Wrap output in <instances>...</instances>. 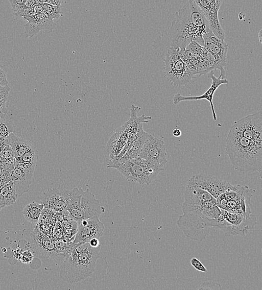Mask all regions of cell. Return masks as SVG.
<instances>
[{"instance_id":"8","label":"cell","mask_w":262,"mask_h":290,"mask_svg":"<svg viewBox=\"0 0 262 290\" xmlns=\"http://www.w3.org/2000/svg\"><path fill=\"white\" fill-rule=\"evenodd\" d=\"M204 47L214 58L212 70L218 69L221 72L220 76L225 79L226 71L224 69L226 65V57L228 51V45L224 40L220 39L214 35L211 30L203 36Z\"/></svg>"},{"instance_id":"34","label":"cell","mask_w":262,"mask_h":290,"mask_svg":"<svg viewBox=\"0 0 262 290\" xmlns=\"http://www.w3.org/2000/svg\"><path fill=\"white\" fill-rule=\"evenodd\" d=\"M89 244H90V246L94 248H97L100 246V241L99 238H92L89 241Z\"/></svg>"},{"instance_id":"38","label":"cell","mask_w":262,"mask_h":290,"mask_svg":"<svg viewBox=\"0 0 262 290\" xmlns=\"http://www.w3.org/2000/svg\"><path fill=\"white\" fill-rule=\"evenodd\" d=\"M245 17V14H244L243 13H241L239 14V18L240 20H242L244 19V18Z\"/></svg>"},{"instance_id":"16","label":"cell","mask_w":262,"mask_h":290,"mask_svg":"<svg viewBox=\"0 0 262 290\" xmlns=\"http://www.w3.org/2000/svg\"><path fill=\"white\" fill-rule=\"evenodd\" d=\"M28 22L23 25L26 38H32L38 34L41 30L52 32L56 28V24L50 17L44 13L29 16L25 18Z\"/></svg>"},{"instance_id":"15","label":"cell","mask_w":262,"mask_h":290,"mask_svg":"<svg viewBox=\"0 0 262 290\" xmlns=\"http://www.w3.org/2000/svg\"><path fill=\"white\" fill-rule=\"evenodd\" d=\"M208 77L210 78L212 80L211 86L204 94L200 96H184L178 93L175 95L173 102H174V105H177L180 104L181 102L183 101L206 100L210 102L213 119L214 120H217V116L215 110H214L212 101L213 95L219 86L222 85V84H229V82L227 80L225 79H225H222L221 76H219L218 78L216 77L215 75H214L213 70L210 72Z\"/></svg>"},{"instance_id":"2","label":"cell","mask_w":262,"mask_h":290,"mask_svg":"<svg viewBox=\"0 0 262 290\" xmlns=\"http://www.w3.org/2000/svg\"><path fill=\"white\" fill-rule=\"evenodd\" d=\"M73 244L72 251L65 253L59 261V274L69 283L78 282L91 276L100 258V246L94 248L89 243Z\"/></svg>"},{"instance_id":"29","label":"cell","mask_w":262,"mask_h":290,"mask_svg":"<svg viewBox=\"0 0 262 290\" xmlns=\"http://www.w3.org/2000/svg\"><path fill=\"white\" fill-rule=\"evenodd\" d=\"M8 68L5 65L0 64V86L3 87L9 86V81L7 79Z\"/></svg>"},{"instance_id":"14","label":"cell","mask_w":262,"mask_h":290,"mask_svg":"<svg viewBox=\"0 0 262 290\" xmlns=\"http://www.w3.org/2000/svg\"><path fill=\"white\" fill-rule=\"evenodd\" d=\"M77 231L74 244L89 243L92 238H99L104 234L105 226L99 218L77 221Z\"/></svg>"},{"instance_id":"25","label":"cell","mask_w":262,"mask_h":290,"mask_svg":"<svg viewBox=\"0 0 262 290\" xmlns=\"http://www.w3.org/2000/svg\"><path fill=\"white\" fill-rule=\"evenodd\" d=\"M11 88L9 87L0 86V119H4L8 117V112L7 106L8 100Z\"/></svg>"},{"instance_id":"33","label":"cell","mask_w":262,"mask_h":290,"mask_svg":"<svg viewBox=\"0 0 262 290\" xmlns=\"http://www.w3.org/2000/svg\"><path fill=\"white\" fill-rule=\"evenodd\" d=\"M33 256L32 253L29 251L23 253L21 261L23 263H28L32 261Z\"/></svg>"},{"instance_id":"23","label":"cell","mask_w":262,"mask_h":290,"mask_svg":"<svg viewBox=\"0 0 262 290\" xmlns=\"http://www.w3.org/2000/svg\"><path fill=\"white\" fill-rule=\"evenodd\" d=\"M18 198L16 194L13 181L11 180L7 183L0 185V201L5 206L14 204Z\"/></svg>"},{"instance_id":"18","label":"cell","mask_w":262,"mask_h":290,"mask_svg":"<svg viewBox=\"0 0 262 290\" xmlns=\"http://www.w3.org/2000/svg\"><path fill=\"white\" fill-rule=\"evenodd\" d=\"M33 176V174L29 173L25 169L15 166L11 173V180L13 181L18 198L29 190Z\"/></svg>"},{"instance_id":"10","label":"cell","mask_w":262,"mask_h":290,"mask_svg":"<svg viewBox=\"0 0 262 290\" xmlns=\"http://www.w3.org/2000/svg\"><path fill=\"white\" fill-rule=\"evenodd\" d=\"M187 186L206 191L216 199L226 191L237 189V185L233 186L227 181L206 174L194 175L189 179Z\"/></svg>"},{"instance_id":"27","label":"cell","mask_w":262,"mask_h":290,"mask_svg":"<svg viewBox=\"0 0 262 290\" xmlns=\"http://www.w3.org/2000/svg\"><path fill=\"white\" fill-rule=\"evenodd\" d=\"M13 14L17 17H22L27 9L28 0H9Z\"/></svg>"},{"instance_id":"22","label":"cell","mask_w":262,"mask_h":290,"mask_svg":"<svg viewBox=\"0 0 262 290\" xmlns=\"http://www.w3.org/2000/svg\"><path fill=\"white\" fill-rule=\"evenodd\" d=\"M38 158V152L36 148L33 147L20 158L15 159V165L20 167L25 171L33 174Z\"/></svg>"},{"instance_id":"21","label":"cell","mask_w":262,"mask_h":290,"mask_svg":"<svg viewBox=\"0 0 262 290\" xmlns=\"http://www.w3.org/2000/svg\"><path fill=\"white\" fill-rule=\"evenodd\" d=\"M5 142L9 144L14 153L15 159L20 158L33 146L32 143L25 139L15 135L13 132L5 138Z\"/></svg>"},{"instance_id":"6","label":"cell","mask_w":262,"mask_h":290,"mask_svg":"<svg viewBox=\"0 0 262 290\" xmlns=\"http://www.w3.org/2000/svg\"><path fill=\"white\" fill-rule=\"evenodd\" d=\"M163 61L165 78L173 86L185 87L193 83L194 75L182 59L180 49L168 48Z\"/></svg>"},{"instance_id":"9","label":"cell","mask_w":262,"mask_h":290,"mask_svg":"<svg viewBox=\"0 0 262 290\" xmlns=\"http://www.w3.org/2000/svg\"><path fill=\"white\" fill-rule=\"evenodd\" d=\"M101 205L92 193L88 190L82 191L79 206L68 211L69 216L76 222L99 218L105 212Z\"/></svg>"},{"instance_id":"5","label":"cell","mask_w":262,"mask_h":290,"mask_svg":"<svg viewBox=\"0 0 262 290\" xmlns=\"http://www.w3.org/2000/svg\"><path fill=\"white\" fill-rule=\"evenodd\" d=\"M107 167L116 168L129 181L147 185H150L159 173L164 171L139 156L123 163L110 160Z\"/></svg>"},{"instance_id":"7","label":"cell","mask_w":262,"mask_h":290,"mask_svg":"<svg viewBox=\"0 0 262 290\" xmlns=\"http://www.w3.org/2000/svg\"><path fill=\"white\" fill-rule=\"evenodd\" d=\"M177 225L187 237L202 241L209 234L212 228H217L218 222V219L207 220L199 216L183 214L178 218Z\"/></svg>"},{"instance_id":"30","label":"cell","mask_w":262,"mask_h":290,"mask_svg":"<svg viewBox=\"0 0 262 290\" xmlns=\"http://www.w3.org/2000/svg\"><path fill=\"white\" fill-rule=\"evenodd\" d=\"M222 288L220 284L215 282H204L201 284L199 289H219Z\"/></svg>"},{"instance_id":"31","label":"cell","mask_w":262,"mask_h":290,"mask_svg":"<svg viewBox=\"0 0 262 290\" xmlns=\"http://www.w3.org/2000/svg\"><path fill=\"white\" fill-rule=\"evenodd\" d=\"M190 264H192L193 267L202 273H207V270L204 267L203 264H202L198 258L195 257L193 258L190 261Z\"/></svg>"},{"instance_id":"11","label":"cell","mask_w":262,"mask_h":290,"mask_svg":"<svg viewBox=\"0 0 262 290\" xmlns=\"http://www.w3.org/2000/svg\"><path fill=\"white\" fill-rule=\"evenodd\" d=\"M138 156L164 170V167L168 162V158L163 139L149 134Z\"/></svg>"},{"instance_id":"37","label":"cell","mask_w":262,"mask_h":290,"mask_svg":"<svg viewBox=\"0 0 262 290\" xmlns=\"http://www.w3.org/2000/svg\"><path fill=\"white\" fill-rule=\"evenodd\" d=\"M261 32H262V30H260L258 34V38H259L260 44H261V35H262Z\"/></svg>"},{"instance_id":"26","label":"cell","mask_w":262,"mask_h":290,"mask_svg":"<svg viewBox=\"0 0 262 290\" xmlns=\"http://www.w3.org/2000/svg\"><path fill=\"white\" fill-rule=\"evenodd\" d=\"M52 19H59L62 16L61 7L49 3H43V12Z\"/></svg>"},{"instance_id":"36","label":"cell","mask_w":262,"mask_h":290,"mask_svg":"<svg viewBox=\"0 0 262 290\" xmlns=\"http://www.w3.org/2000/svg\"><path fill=\"white\" fill-rule=\"evenodd\" d=\"M172 134L175 137H179L182 135V132L180 129H176L173 130Z\"/></svg>"},{"instance_id":"19","label":"cell","mask_w":262,"mask_h":290,"mask_svg":"<svg viewBox=\"0 0 262 290\" xmlns=\"http://www.w3.org/2000/svg\"><path fill=\"white\" fill-rule=\"evenodd\" d=\"M34 240L43 257L60 260L63 253L59 252L56 245L45 235L38 231L35 233Z\"/></svg>"},{"instance_id":"35","label":"cell","mask_w":262,"mask_h":290,"mask_svg":"<svg viewBox=\"0 0 262 290\" xmlns=\"http://www.w3.org/2000/svg\"><path fill=\"white\" fill-rule=\"evenodd\" d=\"M63 2V0H50L49 4L56 6H61Z\"/></svg>"},{"instance_id":"13","label":"cell","mask_w":262,"mask_h":290,"mask_svg":"<svg viewBox=\"0 0 262 290\" xmlns=\"http://www.w3.org/2000/svg\"><path fill=\"white\" fill-rule=\"evenodd\" d=\"M188 1L197 5L202 11L214 35L220 39L225 40V33L220 25L218 17L219 11L221 7L223 0H188Z\"/></svg>"},{"instance_id":"4","label":"cell","mask_w":262,"mask_h":290,"mask_svg":"<svg viewBox=\"0 0 262 290\" xmlns=\"http://www.w3.org/2000/svg\"><path fill=\"white\" fill-rule=\"evenodd\" d=\"M182 205L184 215L196 216L207 220H215L222 214L217 199L206 191L186 186Z\"/></svg>"},{"instance_id":"24","label":"cell","mask_w":262,"mask_h":290,"mask_svg":"<svg viewBox=\"0 0 262 290\" xmlns=\"http://www.w3.org/2000/svg\"><path fill=\"white\" fill-rule=\"evenodd\" d=\"M44 208L43 204L33 202L26 205L22 210V214L28 222L37 225Z\"/></svg>"},{"instance_id":"1","label":"cell","mask_w":262,"mask_h":290,"mask_svg":"<svg viewBox=\"0 0 262 290\" xmlns=\"http://www.w3.org/2000/svg\"><path fill=\"white\" fill-rule=\"evenodd\" d=\"M210 30L202 11L192 2L178 11L170 28L161 36L166 49L184 50L193 41L204 45L203 36Z\"/></svg>"},{"instance_id":"28","label":"cell","mask_w":262,"mask_h":290,"mask_svg":"<svg viewBox=\"0 0 262 290\" xmlns=\"http://www.w3.org/2000/svg\"><path fill=\"white\" fill-rule=\"evenodd\" d=\"M14 124L11 120L0 119V137H7L11 133L14 131Z\"/></svg>"},{"instance_id":"17","label":"cell","mask_w":262,"mask_h":290,"mask_svg":"<svg viewBox=\"0 0 262 290\" xmlns=\"http://www.w3.org/2000/svg\"><path fill=\"white\" fill-rule=\"evenodd\" d=\"M70 190L51 189L40 197L44 208L58 211L66 210Z\"/></svg>"},{"instance_id":"32","label":"cell","mask_w":262,"mask_h":290,"mask_svg":"<svg viewBox=\"0 0 262 290\" xmlns=\"http://www.w3.org/2000/svg\"><path fill=\"white\" fill-rule=\"evenodd\" d=\"M3 156L5 159L8 160L15 158L13 150H12L11 148L8 144H7V146H6V148H4L3 152Z\"/></svg>"},{"instance_id":"39","label":"cell","mask_w":262,"mask_h":290,"mask_svg":"<svg viewBox=\"0 0 262 290\" xmlns=\"http://www.w3.org/2000/svg\"><path fill=\"white\" fill-rule=\"evenodd\" d=\"M5 207H6L5 205L3 203H2L1 201H0V210H1V209H3Z\"/></svg>"},{"instance_id":"12","label":"cell","mask_w":262,"mask_h":290,"mask_svg":"<svg viewBox=\"0 0 262 290\" xmlns=\"http://www.w3.org/2000/svg\"><path fill=\"white\" fill-rule=\"evenodd\" d=\"M242 136L255 143H262V113L250 114L235 122L231 127Z\"/></svg>"},{"instance_id":"3","label":"cell","mask_w":262,"mask_h":290,"mask_svg":"<svg viewBox=\"0 0 262 290\" xmlns=\"http://www.w3.org/2000/svg\"><path fill=\"white\" fill-rule=\"evenodd\" d=\"M225 150L235 170L244 173L258 172L261 178V144L248 140L230 128Z\"/></svg>"},{"instance_id":"20","label":"cell","mask_w":262,"mask_h":290,"mask_svg":"<svg viewBox=\"0 0 262 290\" xmlns=\"http://www.w3.org/2000/svg\"><path fill=\"white\" fill-rule=\"evenodd\" d=\"M138 131H137L136 135L132 142L129 145L127 152L117 160L119 162H124L126 161L136 158L138 156L140 151L146 140L149 134L144 131L142 129V125L139 124Z\"/></svg>"}]
</instances>
